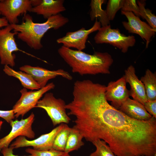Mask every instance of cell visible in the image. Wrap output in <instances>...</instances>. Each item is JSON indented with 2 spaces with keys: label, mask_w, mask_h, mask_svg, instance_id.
I'll return each mask as SVG.
<instances>
[{
  "label": "cell",
  "mask_w": 156,
  "mask_h": 156,
  "mask_svg": "<svg viewBox=\"0 0 156 156\" xmlns=\"http://www.w3.org/2000/svg\"><path fill=\"white\" fill-rule=\"evenodd\" d=\"M13 29L9 24L0 29V60L1 64L4 65L13 67L15 65V55L14 51H21L32 57L34 55L19 49L15 41L14 36L16 33L12 32Z\"/></svg>",
  "instance_id": "8992f818"
},
{
  "label": "cell",
  "mask_w": 156,
  "mask_h": 156,
  "mask_svg": "<svg viewBox=\"0 0 156 156\" xmlns=\"http://www.w3.org/2000/svg\"><path fill=\"white\" fill-rule=\"evenodd\" d=\"M143 83L148 100H156V74L147 69L140 80Z\"/></svg>",
  "instance_id": "d6986e66"
},
{
  "label": "cell",
  "mask_w": 156,
  "mask_h": 156,
  "mask_svg": "<svg viewBox=\"0 0 156 156\" xmlns=\"http://www.w3.org/2000/svg\"><path fill=\"white\" fill-rule=\"evenodd\" d=\"M35 116L33 112L27 118L20 120H12L10 124L12 129L7 135L0 139V151L3 148L8 147L12 141L18 137L34 138L35 133L32 129Z\"/></svg>",
  "instance_id": "ba28073f"
},
{
  "label": "cell",
  "mask_w": 156,
  "mask_h": 156,
  "mask_svg": "<svg viewBox=\"0 0 156 156\" xmlns=\"http://www.w3.org/2000/svg\"><path fill=\"white\" fill-rule=\"evenodd\" d=\"M3 71L8 76L18 79L25 88L32 90H38L41 88L32 77L25 72L21 71H16L7 65H4Z\"/></svg>",
  "instance_id": "ac0fdd59"
},
{
  "label": "cell",
  "mask_w": 156,
  "mask_h": 156,
  "mask_svg": "<svg viewBox=\"0 0 156 156\" xmlns=\"http://www.w3.org/2000/svg\"><path fill=\"white\" fill-rule=\"evenodd\" d=\"M144 105L148 112L156 118V100H148Z\"/></svg>",
  "instance_id": "83f0119b"
},
{
  "label": "cell",
  "mask_w": 156,
  "mask_h": 156,
  "mask_svg": "<svg viewBox=\"0 0 156 156\" xmlns=\"http://www.w3.org/2000/svg\"><path fill=\"white\" fill-rule=\"evenodd\" d=\"M33 7L32 0H0V14L11 25L17 24L18 17Z\"/></svg>",
  "instance_id": "9c48e42d"
},
{
  "label": "cell",
  "mask_w": 156,
  "mask_h": 156,
  "mask_svg": "<svg viewBox=\"0 0 156 156\" xmlns=\"http://www.w3.org/2000/svg\"><path fill=\"white\" fill-rule=\"evenodd\" d=\"M9 24L8 21L4 17H0V28L3 27H5Z\"/></svg>",
  "instance_id": "4dcf8cb0"
},
{
  "label": "cell",
  "mask_w": 156,
  "mask_h": 156,
  "mask_svg": "<svg viewBox=\"0 0 156 156\" xmlns=\"http://www.w3.org/2000/svg\"><path fill=\"white\" fill-rule=\"evenodd\" d=\"M70 128L64 124L63 128L56 135L52 148L57 151L64 152Z\"/></svg>",
  "instance_id": "7402d4cb"
},
{
  "label": "cell",
  "mask_w": 156,
  "mask_h": 156,
  "mask_svg": "<svg viewBox=\"0 0 156 156\" xmlns=\"http://www.w3.org/2000/svg\"><path fill=\"white\" fill-rule=\"evenodd\" d=\"M55 85L53 82L49 83L45 86L35 91H28L23 88L20 92L21 96L13 107L15 117H23L31 109L35 107L38 101L43 95L48 91L53 89Z\"/></svg>",
  "instance_id": "52a82bcc"
},
{
  "label": "cell",
  "mask_w": 156,
  "mask_h": 156,
  "mask_svg": "<svg viewBox=\"0 0 156 156\" xmlns=\"http://www.w3.org/2000/svg\"><path fill=\"white\" fill-rule=\"evenodd\" d=\"M126 82L124 76L116 81H111L106 86L105 97L111 105L119 109L130 96L129 91L126 87Z\"/></svg>",
  "instance_id": "5bb4252c"
},
{
  "label": "cell",
  "mask_w": 156,
  "mask_h": 156,
  "mask_svg": "<svg viewBox=\"0 0 156 156\" xmlns=\"http://www.w3.org/2000/svg\"><path fill=\"white\" fill-rule=\"evenodd\" d=\"M64 2L63 0H41L38 5L32 8L31 12L48 19L66 10Z\"/></svg>",
  "instance_id": "e0dca14e"
},
{
  "label": "cell",
  "mask_w": 156,
  "mask_h": 156,
  "mask_svg": "<svg viewBox=\"0 0 156 156\" xmlns=\"http://www.w3.org/2000/svg\"><path fill=\"white\" fill-rule=\"evenodd\" d=\"M14 148L12 147H5L1 150V151L3 156H21L16 155L14 154ZM22 156H33L31 155Z\"/></svg>",
  "instance_id": "f546056e"
},
{
  "label": "cell",
  "mask_w": 156,
  "mask_h": 156,
  "mask_svg": "<svg viewBox=\"0 0 156 156\" xmlns=\"http://www.w3.org/2000/svg\"><path fill=\"white\" fill-rule=\"evenodd\" d=\"M121 11L132 12L136 16L140 17V13L138 6L135 0H125Z\"/></svg>",
  "instance_id": "4316f807"
},
{
  "label": "cell",
  "mask_w": 156,
  "mask_h": 156,
  "mask_svg": "<svg viewBox=\"0 0 156 156\" xmlns=\"http://www.w3.org/2000/svg\"><path fill=\"white\" fill-rule=\"evenodd\" d=\"M101 26L100 22L96 18L94 25L90 29L86 30L82 27L75 31L68 32L64 36L57 39L56 42L58 44H62L64 47L73 48L77 50L82 51L86 48V44L89 35L98 31Z\"/></svg>",
  "instance_id": "8fae6325"
},
{
  "label": "cell",
  "mask_w": 156,
  "mask_h": 156,
  "mask_svg": "<svg viewBox=\"0 0 156 156\" xmlns=\"http://www.w3.org/2000/svg\"><path fill=\"white\" fill-rule=\"evenodd\" d=\"M19 69L30 75L41 88L45 86L50 79L57 76H61L69 80L73 79L68 72L62 69L51 70L39 66L26 65L21 67Z\"/></svg>",
  "instance_id": "4fadbf2b"
},
{
  "label": "cell",
  "mask_w": 156,
  "mask_h": 156,
  "mask_svg": "<svg viewBox=\"0 0 156 156\" xmlns=\"http://www.w3.org/2000/svg\"><path fill=\"white\" fill-rule=\"evenodd\" d=\"M156 119L132 118L103 96L85 112L79 131L87 141H105L116 156H152L156 153Z\"/></svg>",
  "instance_id": "6da1fadb"
},
{
  "label": "cell",
  "mask_w": 156,
  "mask_h": 156,
  "mask_svg": "<svg viewBox=\"0 0 156 156\" xmlns=\"http://www.w3.org/2000/svg\"></svg>",
  "instance_id": "e575fe53"
},
{
  "label": "cell",
  "mask_w": 156,
  "mask_h": 156,
  "mask_svg": "<svg viewBox=\"0 0 156 156\" xmlns=\"http://www.w3.org/2000/svg\"><path fill=\"white\" fill-rule=\"evenodd\" d=\"M125 0H109L107 3L106 15L109 20H113L117 12L122 8Z\"/></svg>",
  "instance_id": "d4e9b609"
},
{
  "label": "cell",
  "mask_w": 156,
  "mask_h": 156,
  "mask_svg": "<svg viewBox=\"0 0 156 156\" xmlns=\"http://www.w3.org/2000/svg\"><path fill=\"white\" fill-rule=\"evenodd\" d=\"M58 52L71 68L73 73L82 76L110 73L109 69L113 59L107 52H95L91 55L63 46L58 49Z\"/></svg>",
  "instance_id": "7a4b0ae2"
},
{
  "label": "cell",
  "mask_w": 156,
  "mask_h": 156,
  "mask_svg": "<svg viewBox=\"0 0 156 156\" xmlns=\"http://www.w3.org/2000/svg\"><path fill=\"white\" fill-rule=\"evenodd\" d=\"M118 110L128 116L138 120H147L152 117L146 111L143 105L129 98L123 103Z\"/></svg>",
  "instance_id": "2e32d148"
},
{
  "label": "cell",
  "mask_w": 156,
  "mask_h": 156,
  "mask_svg": "<svg viewBox=\"0 0 156 156\" xmlns=\"http://www.w3.org/2000/svg\"><path fill=\"white\" fill-rule=\"evenodd\" d=\"M137 4L138 6L140 16L145 19L148 24L153 29H156V16L152 12V11L145 8V1L138 0Z\"/></svg>",
  "instance_id": "cb8c5ba5"
},
{
  "label": "cell",
  "mask_w": 156,
  "mask_h": 156,
  "mask_svg": "<svg viewBox=\"0 0 156 156\" xmlns=\"http://www.w3.org/2000/svg\"><path fill=\"white\" fill-rule=\"evenodd\" d=\"M152 156H156V153L154 154Z\"/></svg>",
  "instance_id": "836d02e7"
},
{
  "label": "cell",
  "mask_w": 156,
  "mask_h": 156,
  "mask_svg": "<svg viewBox=\"0 0 156 156\" xmlns=\"http://www.w3.org/2000/svg\"><path fill=\"white\" fill-rule=\"evenodd\" d=\"M121 14L126 16L128 21L122 22L125 29L130 33L137 34L146 42L147 48L151 38L155 34L156 29L152 28L146 23L141 21L132 12L121 11Z\"/></svg>",
  "instance_id": "7c38bea8"
},
{
  "label": "cell",
  "mask_w": 156,
  "mask_h": 156,
  "mask_svg": "<svg viewBox=\"0 0 156 156\" xmlns=\"http://www.w3.org/2000/svg\"><path fill=\"white\" fill-rule=\"evenodd\" d=\"M3 124V122L1 120H0V130L1 129Z\"/></svg>",
  "instance_id": "d6a6232c"
},
{
  "label": "cell",
  "mask_w": 156,
  "mask_h": 156,
  "mask_svg": "<svg viewBox=\"0 0 156 156\" xmlns=\"http://www.w3.org/2000/svg\"><path fill=\"white\" fill-rule=\"evenodd\" d=\"M59 156H71L69 154V153H65L64 154Z\"/></svg>",
  "instance_id": "1f68e13d"
},
{
  "label": "cell",
  "mask_w": 156,
  "mask_h": 156,
  "mask_svg": "<svg viewBox=\"0 0 156 156\" xmlns=\"http://www.w3.org/2000/svg\"><path fill=\"white\" fill-rule=\"evenodd\" d=\"M126 83L129 84L131 89L130 96L133 99L144 105L148 101L144 85L135 74L134 67L129 66L125 71L124 76Z\"/></svg>",
  "instance_id": "9a60e30c"
},
{
  "label": "cell",
  "mask_w": 156,
  "mask_h": 156,
  "mask_svg": "<svg viewBox=\"0 0 156 156\" xmlns=\"http://www.w3.org/2000/svg\"><path fill=\"white\" fill-rule=\"evenodd\" d=\"M92 143L95 146L96 149L89 156H116L105 141L97 139Z\"/></svg>",
  "instance_id": "603a6c76"
},
{
  "label": "cell",
  "mask_w": 156,
  "mask_h": 156,
  "mask_svg": "<svg viewBox=\"0 0 156 156\" xmlns=\"http://www.w3.org/2000/svg\"><path fill=\"white\" fill-rule=\"evenodd\" d=\"M29 14H26L21 24L10 25L18 38L35 50L43 47L41 39L49 29H58L69 21L68 18L60 14L49 17L43 23H35Z\"/></svg>",
  "instance_id": "3957f363"
},
{
  "label": "cell",
  "mask_w": 156,
  "mask_h": 156,
  "mask_svg": "<svg viewBox=\"0 0 156 156\" xmlns=\"http://www.w3.org/2000/svg\"><path fill=\"white\" fill-rule=\"evenodd\" d=\"M26 152L33 156H59L64 154L65 152L57 151L53 148L47 150L39 151L28 148Z\"/></svg>",
  "instance_id": "484cf974"
},
{
  "label": "cell",
  "mask_w": 156,
  "mask_h": 156,
  "mask_svg": "<svg viewBox=\"0 0 156 156\" xmlns=\"http://www.w3.org/2000/svg\"><path fill=\"white\" fill-rule=\"evenodd\" d=\"M105 1L104 0H92L90 3V16L92 21L98 18L102 27L110 25V21L107 17L105 11L102 9V5Z\"/></svg>",
  "instance_id": "ffe728a7"
},
{
  "label": "cell",
  "mask_w": 156,
  "mask_h": 156,
  "mask_svg": "<svg viewBox=\"0 0 156 156\" xmlns=\"http://www.w3.org/2000/svg\"><path fill=\"white\" fill-rule=\"evenodd\" d=\"M0 117L10 124L15 118L14 111L12 109L8 110H0Z\"/></svg>",
  "instance_id": "f1b7e54d"
},
{
  "label": "cell",
  "mask_w": 156,
  "mask_h": 156,
  "mask_svg": "<svg viewBox=\"0 0 156 156\" xmlns=\"http://www.w3.org/2000/svg\"><path fill=\"white\" fill-rule=\"evenodd\" d=\"M94 39L96 44H109L124 53L127 52L129 47L133 46L136 42L134 36H127L121 33L118 29L112 28L110 25L101 27Z\"/></svg>",
  "instance_id": "277c9868"
},
{
  "label": "cell",
  "mask_w": 156,
  "mask_h": 156,
  "mask_svg": "<svg viewBox=\"0 0 156 156\" xmlns=\"http://www.w3.org/2000/svg\"><path fill=\"white\" fill-rule=\"evenodd\" d=\"M64 101L56 98L51 92L46 93L38 102L35 107L44 109L49 116L54 126L69 122L70 119L66 112Z\"/></svg>",
  "instance_id": "5b68a950"
},
{
  "label": "cell",
  "mask_w": 156,
  "mask_h": 156,
  "mask_svg": "<svg viewBox=\"0 0 156 156\" xmlns=\"http://www.w3.org/2000/svg\"><path fill=\"white\" fill-rule=\"evenodd\" d=\"M65 123L61 124L49 133L40 135L32 140H29L25 137H18L12 143L10 146L14 149L27 146H32L33 149L39 151L47 150L53 148L55 138L64 126Z\"/></svg>",
  "instance_id": "30bf717a"
},
{
  "label": "cell",
  "mask_w": 156,
  "mask_h": 156,
  "mask_svg": "<svg viewBox=\"0 0 156 156\" xmlns=\"http://www.w3.org/2000/svg\"><path fill=\"white\" fill-rule=\"evenodd\" d=\"M83 138L82 135L78 131L73 127L70 128L64 152L69 153L79 149L84 144L82 141Z\"/></svg>",
  "instance_id": "44dd1931"
}]
</instances>
